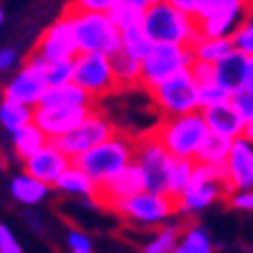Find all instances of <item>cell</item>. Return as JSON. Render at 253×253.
I'll return each instance as SVG.
<instances>
[{
	"label": "cell",
	"mask_w": 253,
	"mask_h": 253,
	"mask_svg": "<svg viewBox=\"0 0 253 253\" xmlns=\"http://www.w3.org/2000/svg\"><path fill=\"white\" fill-rule=\"evenodd\" d=\"M33 51L42 56L44 61H63V58H75L79 54L77 35H75V26L68 9L42 33Z\"/></svg>",
	"instance_id": "obj_13"
},
{
	"label": "cell",
	"mask_w": 253,
	"mask_h": 253,
	"mask_svg": "<svg viewBox=\"0 0 253 253\" xmlns=\"http://www.w3.org/2000/svg\"><path fill=\"white\" fill-rule=\"evenodd\" d=\"M68 14L75 26L79 51H100L114 56L121 49V31L112 21L109 12H91L70 5Z\"/></svg>",
	"instance_id": "obj_4"
},
{
	"label": "cell",
	"mask_w": 253,
	"mask_h": 253,
	"mask_svg": "<svg viewBox=\"0 0 253 253\" xmlns=\"http://www.w3.org/2000/svg\"><path fill=\"white\" fill-rule=\"evenodd\" d=\"M54 188L65 193V195H75V198H95V193H98V184L79 168L77 163H70L65 172L58 176Z\"/></svg>",
	"instance_id": "obj_22"
},
{
	"label": "cell",
	"mask_w": 253,
	"mask_h": 253,
	"mask_svg": "<svg viewBox=\"0 0 253 253\" xmlns=\"http://www.w3.org/2000/svg\"><path fill=\"white\" fill-rule=\"evenodd\" d=\"M146 184H144V174H142V168H139L137 163L132 161L130 165H126V168L119 172L116 176H112L107 184L98 186V193H95V200H98V205L102 207H112L116 200H123L132 195V193H139L144 191Z\"/></svg>",
	"instance_id": "obj_18"
},
{
	"label": "cell",
	"mask_w": 253,
	"mask_h": 253,
	"mask_svg": "<svg viewBox=\"0 0 253 253\" xmlns=\"http://www.w3.org/2000/svg\"><path fill=\"white\" fill-rule=\"evenodd\" d=\"M44 75H46V82H49V86H58V84L75 82V58H63V61H46Z\"/></svg>",
	"instance_id": "obj_36"
},
{
	"label": "cell",
	"mask_w": 253,
	"mask_h": 253,
	"mask_svg": "<svg viewBox=\"0 0 253 253\" xmlns=\"http://www.w3.org/2000/svg\"><path fill=\"white\" fill-rule=\"evenodd\" d=\"M225 195H228V184L223 179V168L195 161L191 184L176 198V214L195 216L205 209L214 207L216 202L225 200Z\"/></svg>",
	"instance_id": "obj_6"
},
{
	"label": "cell",
	"mask_w": 253,
	"mask_h": 253,
	"mask_svg": "<svg viewBox=\"0 0 253 253\" xmlns=\"http://www.w3.org/2000/svg\"><path fill=\"white\" fill-rule=\"evenodd\" d=\"M246 7H249V0H214V5L202 16H198L200 35L232 38Z\"/></svg>",
	"instance_id": "obj_14"
},
{
	"label": "cell",
	"mask_w": 253,
	"mask_h": 253,
	"mask_svg": "<svg viewBox=\"0 0 253 253\" xmlns=\"http://www.w3.org/2000/svg\"><path fill=\"white\" fill-rule=\"evenodd\" d=\"M2 19H5V14H2V9H0V23H2Z\"/></svg>",
	"instance_id": "obj_49"
},
{
	"label": "cell",
	"mask_w": 253,
	"mask_h": 253,
	"mask_svg": "<svg viewBox=\"0 0 253 253\" xmlns=\"http://www.w3.org/2000/svg\"><path fill=\"white\" fill-rule=\"evenodd\" d=\"M168 2L174 5V7H179V9H184V12H188V14H193L195 19L202 16L211 5H214V0H168Z\"/></svg>",
	"instance_id": "obj_40"
},
{
	"label": "cell",
	"mask_w": 253,
	"mask_h": 253,
	"mask_svg": "<svg viewBox=\"0 0 253 253\" xmlns=\"http://www.w3.org/2000/svg\"><path fill=\"white\" fill-rule=\"evenodd\" d=\"M244 135L249 139L253 142V121H249V123H244Z\"/></svg>",
	"instance_id": "obj_46"
},
{
	"label": "cell",
	"mask_w": 253,
	"mask_h": 253,
	"mask_svg": "<svg viewBox=\"0 0 253 253\" xmlns=\"http://www.w3.org/2000/svg\"><path fill=\"white\" fill-rule=\"evenodd\" d=\"M154 105L158 107L163 116H176V114H188L200 109L198 102V82L191 75V70H184L174 77L165 79L163 84L149 91Z\"/></svg>",
	"instance_id": "obj_9"
},
{
	"label": "cell",
	"mask_w": 253,
	"mask_h": 253,
	"mask_svg": "<svg viewBox=\"0 0 253 253\" xmlns=\"http://www.w3.org/2000/svg\"><path fill=\"white\" fill-rule=\"evenodd\" d=\"M46 142H49V137L42 132V128H40L38 123H33V121L28 123V126L19 128L16 132H12V146H14V154L19 156L21 161L31 158Z\"/></svg>",
	"instance_id": "obj_24"
},
{
	"label": "cell",
	"mask_w": 253,
	"mask_h": 253,
	"mask_svg": "<svg viewBox=\"0 0 253 253\" xmlns=\"http://www.w3.org/2000/svg\"><path fill=\"white\" fill-rule=\"evenodd\" d=\"M135 163L142 168L144 184L149 191L168 193L169 172H172L174 156L156 139L154 132L135 139Z\"/></svg>",
	"instance_id": "obj_10"
},
{
	"label": "cell",
	"mask_w": 253,
	"mask_h": 253,
	"mask_svg": "<svg viewBox=\"0 0 253 253\" xmlns=\"http://www.w3.org/2000/svg\"><path fill=\"white\" fill-rule=\"evenodd\" d=\"M144 31L154 42H169V44L193 46L200 38L198 19L184 9L169 5L168 0H156L144 12Z\"/></svg>",
	"instance_id": "obj_1"
},
{
	"label": "cell",
	"mask_w": 253,
	"mask_h": 253,
	"mask_svg": "<svg viewBox=\"0 0 253 253\" xmlns=\"http://www.w3.org/2000/svg\"><path fill=\"white\" fill-rule=\"evenodd\" d=\"M181 235V225L179 223H163L156 228V232L144 242L142 251L144 253H174L176 251V242Z\"/></svg>",
	"instance_id": "obj_28"
},
{
	"label": "cell",
	"mask_w": 253,
	"mask_h": 253,
	"mask_svg": "<svg viewBox=\"0 0 253 253\" xmlns=\"http://www.w3.org/2000/svg\"><path fill=\"white\" fill-rule=\"evenodd\" d=\"M225 200H228V205H230L235 211L253 214V188H237V191H228Z\"/></svg>",
	"instance_id": "obj_38"
},
{
	"label": "cell",
	"mask_w": 253,
	"mask_h": 253,
	"mask_svg": "<svg viewBox=\"0 0 253 253\" xmlns=\"http://www.w3.org/2000/svg\"><path fill=\"white\" fill-rule=\"evenodd\" d=\"M154 46V40L149 38V33L144 31V26H132V28H126L121 31V51H126L128 56L142 61L149 49Z\"/></svg>",
	"instance_id": "obj_31"
},
{
	"label": "cell",
	"mask_w": 253,
	"mask_h": 253,
	"mask_svg": "<svg viewBox=\"0 0 253 253\" xmlns=\"http://www.w3.org/2000/svg\"><path fill=\"white\" fill-rule=\"evenodd\" d=\"M119 0H75L72 5L79 9H91V12H109Z\"/></svg>",
	"instance_id": "obj_42"
},
{
	"label": "cell",
	"mask_w": 253,
	"mask_h": 253,
	"mask_svg": "<svg viewBox=\"0 0 253 253\" xmlns=\"http://www.w3.org/2000/svg\"><path fill=\"white\" fill-rule=\"evenodd\" d=\"M33 109L31 105H23L19 100L2 98L0 102V126L7 132H16L19 128L28 126L33 121Z\"/></svg>",
	"instance_id": "obj_27"
},
{
	"label": "cell",
	"mask_w": 253,
	"mask_h": 253,
	"mask_svg": "<svg viewBox=\"0 0 253 253\" xmlns=\"http://www.w3.org/2000/svg\"><path fill=\"white\" fill-rule=\"evenodd\" d=\"M44 68H46L44 58L38 56L35 51H31V56L23 63V68L9 79L7 86L2 88V95H5V98H12V100H19L23 105L38 107L42 95H44V91L49 88Z\"/></svg>",
	"instance_id": "obj_11"
},
{
	"label": "cell",
	"mask_w": 253,
	"mask_h": 253,
	"mask_svg": "<svg viewBox=\"0 0 253 253\" xmlns=\"http://www.w3.org/2000/svg\"><path fill=\"white\" fill-rule=\"evenodd\" d=\"M230 102L232 107L237 109V114L242 116V121L249 123L253 121V91L251 88H239V91H235L230 95Z\"/></svg>",
	"instance_id": "obj_37"
},
{
	"label": "cell",
	"mask_w": 253,
	"mask_h": 253,
	"mask_svg": "<svg viewBox=\"0 0 253 253\" xmlns=\"http://www.w3.org/2000/svg\"><path fill=\"white\" fill-rule=\"evenodd\" d=\"M246 88L253 91V56H249V70H246Z\"/></svg>",
	"instance_id": "obj_45"
},
{
	"label": "cell",
	"mask_w": 253,
	"mask_h": 253,
	"mask_svg": "<svg viewBox=\"0 0 253 253\" xmlns=\"http://www.w3.org/2000/svg\"><path fill=\"white\" fill-rule=\"evenodd\" d=\"M130 2H137V5H142V7H149V5L156 2V0H130Z\"/></svg>",
	"instance_id": "obj_47"
},
{
	"label": "cell",
	"mask_w": 253,
	"mask_h": 253,
	"mask_svg": "<svg viewBox=\"0 0 253 253\" xmlns=\"http://www.w3.org/2000/svg\"><path fill=\"white\" fill-rule=\"evenodd\" d=\"M40 105H49V107H93V98L77 84V82H68V84L49 86L40 100Z\"/></svg>",
	"instance_id": "obj_21"
},
{
	"label": "cell",
	"mask_w": 253,
	"mask_h": 253,
	"mask_svg": "<svg viewBox=\"0 0 253 253\" xmlns=\"http://www.w3.org/2000/svg\"><path fill=\"white\" fill-rule=\"evenodd\" d=\"M202 116L209 126V132H216V135H223L228 139H235L239 135H244V121L242 116L237 114V109L232 107V102H221V105H214V107H205L202 109Z\"/></svg>",
	"instance_id": "obj_19"
},
{
	"label": "cell",
	"mask_w": 253,
	"mask_h": 253,
	"mask_svg": "<svg viewBox=\"0 0 253 253\" xmlns=\"http://www.w3.org/2000/svg\"><path fill=\"white\" fill-rule=\"evenodd\" d=\"M132 161H135V139L119 135V132H114L105 142L91 146L77 158H72V163H77L98 186L107 184L112 176H116Z\"/></svg>",
	"instance_id": "obj_3"
},
{
	"label": "cell",
	"mask_w": 253,
	"mask_h": 253,
	"mask_svg": "<svg viewBox=\"0 0 253 253\" xmlns=\"http://www.w3.org/2000/svg\"><path fill=\"white\" fill-rule=\"evenodd\" d=\"M109 211L119 214L123 221L132 223L137 228H158L176 216V200L168 193H156L144 188L128 198L116 200L109 207Z\"/></svg>",
	"instance_id": "obj_5"
},
{
	"label": "cell",
	"mask_w": 253,
	"mask_h": 253,
	"mask_svg": "<svg viewBox=\"0 0 253 253\" xmlns=\"http://www.w3.org/2000/svg\"><path fill=\"white\" fill-rule=\"evenodd\" d=\"M195 56L191 46L169 44V42H154L149 54L142 58V82L139 86L144 91H151L165 79L174 77L184 70H191Z\"/></svg>",
	"instance_id": "obj_7"
},
{
	"label": "cell",
	"mask_w": 253,
	"mask_h": 253,
	"mask_svg": "<svg viewBox=\"0 0 253 253\" xmlns=\"http://www.w3.org/2000/svg\"><path fill=\"white\" fill-rule=\"evenodd\" d=\"M232 93L221 86L216 79H209V82H202L198 84V102H200V109L205 107H214V105H221V102H228Z\"/></svg>",
	"instance_id": "obj_35"
},
{
	"label": "cell",
	"mask_w": 253,
	"mask_h": 253,
	"mask_svg": "<svg viewBox=\"0 0 253 253\" xmlns=\"http://www.w3.org/2000/svg\"><path fill=\"white\" fill-rule=\"evenodd\" d=\"M246 70H249V56L242 54L239 49H232L228 56L214 63V79L230 93H235L246 86Z\"/></svg>",
	"instance_id": "obj_20"
},
{
	"label": "cell",
	"mask_w": 253,
	"mask_h": 253,
	"mask_svg": "<svg viewBox=\"0 0 253 253\" xmlns=\"http://www.w3.org/2000/svg\"><path fill=\"white\" fill-rule=\"evenodd\" d=\"M21 244L16 242V237L12 235L5 223H0V253H21Z\"/></svg>",
	"instance_id": "obj_41"
},
{
	"label": "cell",
	"mask_w": 253,
	"mask_h": 253,
	"mask_svg": "<svg viewBox=\"0 0 253 253\" xmlns=\"http://www.w3.org/2000/svg\"><path fill=\"white\" fill-rule=\"evenodd\" d=\"M75 82L93 100H100L109 93L119 91L112 56L100 51H79L75 56Z\"/></svg>",
	"instance_id": "obj_8"
},
{
	"label": "cell",
	"mask_w": 253,
	"mask_h": 253,
	"mask_svg": "<svg viewBox=\"0 0 253 253\" xmlns=\"http://www.w3.org/2000/svg\"><path fill=\"white\" fill-rule=\"evenodd\" d=\"M191 75L195 77V82H198V84L209 82V79H214V65H211V63H205V61H193Z\"/></svg>",
	"instance_id": "obj_43"
},
{
	"label": "cell",
	"mask_w": 253,
	"mask_h": 253,
	"mask_svg": "<svg viewBox=\"0 0 253 253\" xmlns=\"http://www.w3.org/2000/svg\"><path fill=\"white\" fill-rule=\"evenodd\" d=\"M211 251H214V242H211L209 232L202 225L188 223L186 228H181L174 253H211Z\"/></svg>",
	"instance_id": "obj_26"
},
{
	"label": "cell",
	"mask_w": 253,
	"mask_h": 253,
	"mask_svg": "<svg viewBox=\"0 0 253 253\" xmlns=\"http://www.w3.org/2000/svg\"><path fill=\"white\" fill-rule=\"evenodd\" d=\"M151 132L174 158H193L195 161L200 146L209 135V126L202 116V109H195L188 114L163 116V121Z\"/></svg>",
	"instance_id": "obj_2"
},
{
	"label": "cell",
	"mask_w": 253,
	"mask_h": 253,
	"mask_svg": "<svg viewBox=\"0 0 253 253\" xmlns=\"http://www.w3.org/2000/svg\"><path fill=\"white\" fill-rule=\"evenodd\" d=\"M223 179L228 184V191L253 188V142L246 135L232 139L230 154L223 165Z\"/></svg>",
	"instance_id": "obj_15"
},
{
	"label": "cell",
	"mask_w": 253,
	"mask_h": 253,
	"mask_svg": "<svg viewBox=\"0 0 253 253\" xmlns=\"http://www.w3.org/2000/svg\"><path fill=\"white\" fill-rule=\"evenodd\" d=\"M193 169H195V161L193 158H174L172 172H169L168 195H172L176 200L188 188V184H191V179H193Z\"/></svg>",
	"instance_id": "obj_33"
},
{
	"label": "cell",
	"mask_w": 253,
	"mask_h": 253,
	"mask_svg": "<svg viewBox=\"0 0 253 253\" xmlns=\"http://www.w3.org/2000/svg\"><path fill=\"white\" fill-rule=\"evenodd\" d=\"M232 44L242 54L253 56V0H249V7H246L244 16L239 21L237 31L232 33Z\"/></svg>",
	"instance_id": "obj_34"
},
{
	"label": "cell",
	"mask_w": 253,
	"mask_h": 253,
	"mask_svg": "<svg viewBox=\"0 0 253 253\" xmlns=\"http://www.w3.org/2000/svg\"><path fill=\"white\" fill-rule=\"evenodd\" d=\"M70 163H72V158H70L56 142L49 139L40 151H35L31 158L23 161V172L33 174L35 179L44 181V184L54 186L56 181H58V176L65 172V168H68Z\"/></svg>",
	"instance_id": "obj_17"
},
{
	"label": "cell",
	"mask_w": 253,
	"mask_h": 253,
	"mask_svg": "<svg viewBox=\"0 0 253 253\" xmlns=\"http://www.w3.org/2000/svg\"><path fill=\"white\" fill-rule=\"evenodd\" d=\"M49 188H51L49 184L35 179V176L28 174V172L16 174L14 179H12V184H9L12 198H14L16 202H21V205H38V202H42V200L46 198Z\"/></svg>",
	"instance_id": "obj_23"
},
{
	"label": "cell",
	"mask_w": 253,
	"mask_h": 253,
	"mask_svg": "<svg viewBox=\"0 0 253 253\" xmlns=\"http://www.w3.org/2000/svg\"><path fill=\"white\" fill-rule=\"evenodd\" d=\"M230 144H232V139L223 137V135H216V132H209L207 137H205V142H202V146H200L195 161L214 165V168H223L225 158L230 154Z\"/></svg>",
	"instance_id": "obj_30"
},
{
	"label": "cell",
	"mask_w": 253,
	"mask_h": 253,
	"mask_svg": "<svg viewBox=\"0 0 253 253\" xmlns=\"http://www.w3.org/2000/svg\"><path fill=\"white\" fill-rule=\"evenodd\" d=\"M144 12H146V7H142V5H137V2L119 0L114 7L109 9V16H112V21L116 23L119 31H126V28H132V26H142V21H144Z\"/></svg>",
	"instance_id": "obj_32"
},
{
	"label": "cell",
	"mask_w": 253,
	"mask_h": 253,
	"mask_svg": "<svg viewBox=\"0 0 253 253\" xmlns=\"http://www.w3.org/2000/svg\"><path fill=\"white\" fill-rule=\"evenodd\" d=\"M91 109L93 107H49V105H38L33 109V123H38L49 139H58L65 132L75 130L79 123L91 114Z\"/></svg>",
	"instance_id": "obj_16"
},
{
	"label": "cell",
	"mask_w": 253,
	"mask_h": 253,
	"mask_svg": "<svg viewBox=\"0 0 253 253\" xmlns=\"http://www.w3.org/2000/svg\"><path fill=\"white\" fill-rule=\"evenodd\" d=\"M65 244H68V251H72V253H91L93 251L91 237H86L84 232H79V230H70L68 237H65Z\"/></svg>",
	"instance_id": "obj_39"
},
{
	"label": "cell",
	"mask_w": 253,
	"mask_h": 253,
	"mask_svg": "<svg viewBox=\"0 0 253 253\" xmlns=\"http://www.w3.org/2000/svg\"><path fill=\"white\" fill-rule=\"evenodd\" d=\"M14 63H16V49H12V46L0 49V70H9Z\"/></svg>",
	"instance_id": "obj_44"
},
{
	"label": "cell",
	"mask_w": 253,
	"mask_h": 253,
	"mask_svg": "<svg viewBox=\"0 0 253 253\" xmlns=\"http://www.w3.org/2000/svg\"><path fill=\"white\" fill-rule=\"evenodd\" d=\"M114 132H116V128H114V123H112V119L105 116L102 112L91 109V114L86 116L75 130L65 132L63 137L51 139V142H56L70 158H77V156H82L84 151H88L91 146H95V144H100V142H105L107 137H112Z\"/></svg>",
	"instance_id": "obj_12"
},
{
	"label": "cell",
	"mask_w": 253,
	"mask_h": 253,
	"mask_svg": "<svg viewBox=\"0 0 253 253\" xmlns=\"http://www.w3.org/2000/svg\"><path fill=\"white\" fill-rule=\"evenodd\" d=\"M5 169V158H2V154H0V172Z\"/></svg>",
	"instance_id": "obj_48"
},
{
	"label": "cell",
	"mask_w": 253,
	"mask_h": 253,
	"mask_svg": "<svg viewBox=\"0 0 253 253\" xmlns=\"http://www.w3.org/2000/svg\"><path fill=\"white\" fill-rule=\"evenodd\" d=\"M193 56L195 61H205V63H218L223 56H228L235 49L232 38H209V35H200L193 42Z\"/></svg>",
	"instance_id": "obj_25"
},
{
	"label": "cell",
	"mask_w": 253,
	"mask_h": 253,
	"mask_svg": "<svg viewBox=\"0 0 253 253\" xmlns=\"http://www.w3.org/2000/svg\"><path fill=\"white\" fill-rule=\"evenodd\" d=\"M112 65H114V75L116 82H119V88H132V86H139L142 82V61L128 56L126 51H116L112 56Z\"/></svg>",
	"instance_id": "obj_29"
}]
</instances>
